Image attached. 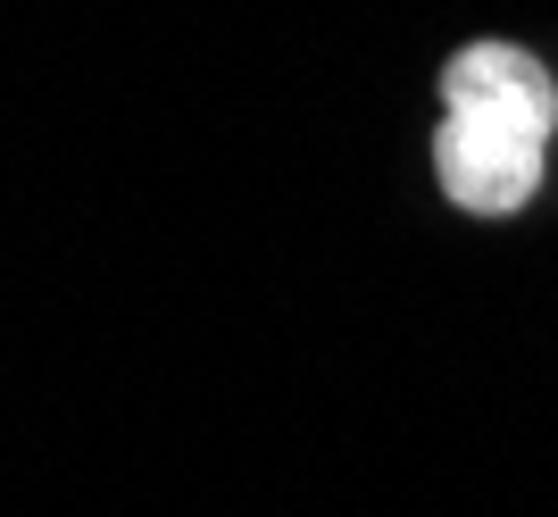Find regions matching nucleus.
I'll use <instances>...</instances> for the list:
<instances>
[{"label":"nucleus","mask_w":558,"mask_h":517,"mask_svg":"<svg viewBox=\"0 0 558 517\" xmlns=\"http://www.w3.org/2000/svg\"><path fill=\"white\" fill-rule=\"evenodd\" d=\"M550 125H558V84L534 50L466 43L442 75V134H434L442 192L475 217L525 209L542 184V159H550Z\"/></svg>","instance_id":"nucleus-1"}]
</instances>
